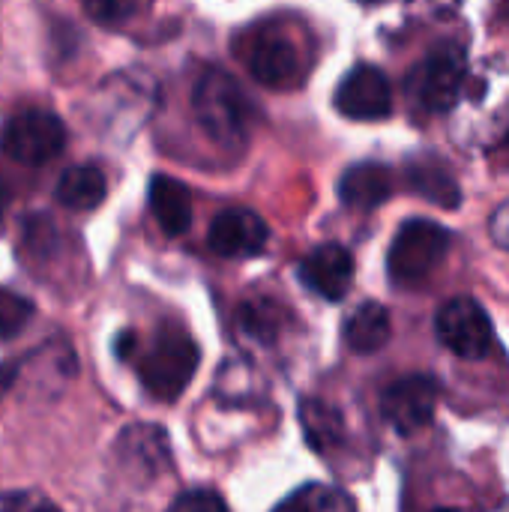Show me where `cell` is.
<instances>
[{
    "mask_svg": "<svg viewBox=\"0 0 509 512\" xmlns=\"http://www.w3.org/2000/svg\"><path fill=\"white\" fill-rule=\"evenodd\" d=\"M105 192H108L105 174L93 162L72 165L69 171H63L57 183V201L69 210H93L105 201Z\"/></svg>",
    "mask_w": 509,
    "mask_h": 512,
    "instance_id": "obj_15",
    "label": "cell"
},
{
    "mask_svg": "<svg viewBox=\"0 0 509 512\" xmlns=\"http://www.w3.org/2000/svg\"><path fill=\"white\" fill-rule=\"evenodd\" d=\"M498 159H501V162L509 168V135H507V141L501 144V150H498Z\"/></svg>",
    "mask_w": 509,
    "mask_h": 512,
    "instance_id": "obj_28",
    "label": "cell"
},
{
    "mask_svg": "<svg viewBox=\"0 0 509 512\" xmlns=\"http://www.w3.org/2000/svg\"><path fill=\"white\" fill-rule=\"evenodd\" d=\"M141 3H144V0H81L84 12H87L93 21L108 24V27L129 21V18L141 9Z\"/></svg>",
    "mask_w": 509,
    "mask_h": 512,
    "instance_id": "obj_22",
    "label": "cell"
},
{
    "mask_svg": "<svg viewBox=\"0 0 509 512\" xmlns=\"http://www.w3.org/2000/svg\"><path fill=\"white\" fill-rule=\"evenodd\" d=\"M120 453L126 456L129 465L147 471V474H159L168 468V447H165V435L153 426H135L126 429L120 435Z\"/></svg>",
    "mask_w": 509,
    "mask_h": 512,
    "instance_id": "obj_16",
    "label": "cell"
},
{
    "mask_svg": "<svg viewBox=\"0 0 509 512\" xmlns=\"http://www.w3.org/2000/svg\"><path fill=\"white\" fill-rule=\"evenodd\" d=\"M168 512H231L225 498L213 489H192V492H183Z\"/></svg>",
    "mask_w": 509,
    "mask_h": 512,
    "instance_id": "obj_23",
    "label": "cell"
},
{
    "mask_svg": "<svg viewBox=\"0 0 509 512\" xmlns=\"http://www.w3.org/2000/svg\"><path fill=\"white\" fill-rule=\"evenodd\" d=\"M0 512H60L36 492H0Z\"/></svg>",
    "mask_w": 509,
    "mask_h": 512,
    "instance_id": "obj_24",
    "label": "cell"
},
{
    "mask_svg": "<svg viewBox=\"0 0 509 512\" xmlns=\"http://www.w3.org/2000/svg\"><path fill=\"white\" fill-rule=\"evenodd\" d=\"M492 237L498 246L509 249V201H504L495 213H492Z\"/></svg>",
    "mask_w": 509,
    "mask_h": 512,
    "instance_id": "obj_25",
    "label": "cell"
},
{
    "mask_svg": "<svg viewBox=\"0 0 509 512\" xmlns=\"http://www.w3.org/2000/svg\"><path fill=\"white\" fill-rule=\"evenodd\" d=\"M498 21L509 27V0H501V3H498Z\"/></svg>",
    "mask_w": 509,
    "mask_h": 512,
    "instance_id": "obj_27",
    "label": "cell"
},
{
    "mask_svg": "<svg viewBox=\"0 0 509 512\" xmlns=\"http://www.w3.org/2000/svg\"><path fill=\"white\" fill-rule=\"evenodd\" d=\"M120 357L135 366L141 384L153 399L177 402L180 393L189 387L201 354L195 339L183 327L165 324L144 345H138L135 336L126 333L120 339Z\"/></svg>",
    "mask_w": 509,
    "mask_h": 512,
    "instance_id": "obj_1",
    "label": "cell"
},
{
    "mask_svg": "<svg viewBox=\"0 0 509 512\" xmlns=\"http://www.w3.org/2000/svg\"><path fill=\"white\" fill-rule=\"evenodd\" d=\"M366 3H375V0H366Z\"/></svg>",
    "mask_w": 509,
    "mask_h": 512,
    "instance_id": "obj_31",
    "label": "cell"
},
{
    "mask_svg": "<svg viewBox=\"0 0 509 512\" xmlns=\"http://www.w3.org/2000/svg\"><path fill=\"white\" fill-rule=\"evenodd\" d=\"M435 330L441 345L462 360H483L495 342L486 309L471 297H456L447 306H441Z\"/></svg>",
    "mask_w": 509,
    "mask_h": 512,
    "instance_id": "obj_7",
    "label": "cell"
},
{
    "mask_svg": "<svg viewBox=\"0 0 509 512\" xmlns=\"http://www.w3.org/2000/svg\"><path fill=\"white\" fill-rule=\"evenodd\" d=\"M465 72H468V57L459 45L447 42L438 45L411 75L408 90L414 96V102L429 111V114H441L450 111L459 102L462 84H465Z\"/></svg>",
    "mask_w": 509,
    "mask_h": 512,
    "instance_id": "obj_6",
    "label": "cell"
},
{
    "mask_svg": "<svg viewBox=\"0 0 509 512\" xmlns=\"http://www.w3.org/2000/svg\"><path fill=\"white\" fill-rule=\"evenodd\" d=\"M192 108H195L198 126L213 144H222V147L246 144L249 126H252V105L228 72L207 69L192 90Z\"/></svg>",
    "mask_w": 509,
    "mask_h": 512,
    "instance_id": "obj_3",
    "label": "cell"
},
{
    "mask_svg": "<svg viewBox=\"0 0 509 512\" xmlns=\"http://www.w3.org/2000/svg\"><path fill=\"white\" fill-rule=\"evenodd\" d=\"M336 108L351 120H384L393 111L387 75L375 66H354L336 90Z\"/></svg>",
    "mask_w": 509,
    "mask_h": 512,
    "instance_id": "obj_10",
    "label": "cell"
},
{
    "mask_svg": "<svg viewBox=\"0 0 509 512\" xmlns=\"http://www.w3.org/2000/svg\"><path fill=\"white\" fill-rule=\"evenodd\" d=\"M237 57L255 81L273 90H291L306 78L309 51L288 24L261 21L237 36Z\"/></svg>",
    "mask_w": 509,
    "mask_h": 512,
    "instance_id": "obj_2",
    "label": "cell"
},
{
    "mask_svg": "<svg viewBox=\"0 0 509 512\" xmlns=\"http://www.w3.org/2000/svg\"><path fill=\"white\" fill-rule=\"evenodd\" d=\"M390 312L381 303H363L345 321V345L354 354H375L390 342Z\"/></svg>",
    "mask_w": 509,
    "mask_h": 512,
    "instance_id": "obj_14",
    "label": "cell"
},
{
    "mask_svg": "<svg viewBox=\"0 0 509 512\" xmlns=\"http://www.w3.org/2000/svg\"><path fill=\"white\" fill-rule=\"evenodd\" d=\"M15 378H18V366L15 363H0V399L12 390Z\"/></svg>",
    "mask_w": 509,
    "mask_h": 512,
    "instance_id": "obj_26",
    "label": "cell"
},
{
    "mask_svg": "<svg viewBox=\"0 0 509 512\" xmlns=\"http://www.w3.org/2000/svg\"><path fill=\"white\" fill-rule=\"evenodd\" d=\"M411 186L417 189V195H426L429 201H435L441 207L459 204V186H456L453 174L447 171V165H441L438 159L417 162L411 168Z\"/></svg>",
    "mask_w": 509,
    "mask_h": 512,
    "instance_id": "obj_19",
    "label": "cell"
},
{
    "mask_svg": "<svg viewBox=\"0 0 509 512\" xmlns=\"http://www.w3.org/2000/svg\"><path fill=\"white\" fill-rule=\"evenodd\" d=\"M0 216H3V195H0Z\"/></svg>",
    "mask_w": 509,
    "mask_h": 512,
    "instance_id": "obj_30",
    "label": "cell"
},
{
    "mask_svg": "<svg viewBox=\"0 0 509 512\" xmlns=\"http://www.w3.org/2000/svg\"><path fill=\"white\" fill-rule=\"evenodd\" d=\"M33 318V303L15 291L0 288V342L15 339Z\"/></svg>",
    "mask_w": 509,
    "mask_h": 512,
    "instance_id": "obj_21",
    "label": "cell"
},
{
    "mask_svg": "<svg viewBox=\"0 0 509 512\" xmlns=\"http://www.w3.org/2000/svg\"><path fill=\"white\" fill-rule=\"evenodd\" d=\"M66 144V126L57 114L45 108H27L18 111L0 135V150L9 162L18 165H45L54 156H60Z\"/></svg>",
    "mask_w": 509,
    "mask_h": 512,
    "instance_id": "obj_5",
    "label": "cell"
},
{
    "mask_svg": "<svg viewBox=\"0 0 509 512\" xmlns=\"http://www.w3.org/2000/svg\"><path fill=\"white\" fill-rule=\"evenodd\" d=\"M339 195L348 207L372 210L393 195V177L384 165H372V162L354 165L339 180Z\"/></svg>",
    "mask_w": 509,
    "mask_h": 512,
    "instance_id": "obj_13",
    "label": "cell"
},
{
    "mask_svg": "<svg viewBox=\"0 0 509 512\" xmlns=\"http://www.w3.org/2000/svg\"><path fill=\"white\" fill-rule=\"evenodd\" d=\"M150 210L168 237H177L192 225V195L174 177L156 174L150 180Z\"/></svg>",
    "mask_w": 509,
    "mask_h": 512,
    "instance_id": "obj_12",
    "label": "cell"
},
{
    "mask_svg": "<svg viewBox=\"0 0 509 512\" xmlns=\"http://www.w3.org/2000/svg\"><path fill=\"white\" fill-rule=\"evenodd\" d=\"M438 408V384L429 375H408L384 390L381 411L384 420L399 435H414L426 429Z\"/></svg>",
    "mask_w": 509,
    "mask_h": 512,
    "instance_id": "obj_8",
    "label": "cell"
},
{
    "mask_svg": "<svg viewBox=\"0 0 509 512\" xmlns=\"http://www.w3.org/2000/svg\"><path fill=\"white\" fill-rule=\"evenodd\" d=\"M279 324H282V315H279V306L270 303V300H258V303H246L240 309V330L258 342H273L279 336Z\"/></svg>",
    "mask_w": 509,
    "mask_h": 512,
    "instance_id": "obj_20",
    "label": "cell"
},
{
    "mask_svg": "<svg viewBox=\"0 0 509 512\" xmlns=\"http://www.w3.org/2000/svg\"><path fill=\"white\" fill-rule=\"evenodd\" d=\"M300 420H303V432H306L309 447L318 450V453H327V450L339 447L342 438H345L342 414L333 405H327V402H318V399L303 402Z\"/></svg>",
    "mask_w": 509,
    "mask_h": 512,
    "instance_id": "obj_17",
    "label": "cell"
},
{
    "mask_svg": "<svg viewBox=\"0 0 509 512\" xmlns=\"http://www.w3.org/2000/svg\"><path fill=\"white\" fill-rule=\"evenodd\" d=\"M447 249H450V234L441 225L429 219L405 222L390 246V258H387L390 279L402 288H414L426 282L447 258Z\"/></svg>",
    "mask_w": 509,
    "mask_h": 512,
    "instance_id": "obj_4",
    "label": "cell"
},
{
    "mask_svg": "<svg viewBox=\"0 0 509 512\" xmlns=\"http://www.w3.org/2000/svg\"><path fill=\"white\" fill-rule=\"evenodd\" d=\"M435 512H471V510H435Z\"/></svg>",
    "mask_w": 509,
    "mask_h": 512,
    "instance_id": "obj_29",
    "label": "cell"
},
{
    "mask_svg": "<svg viewBox=\"0 0 509 512\" xmlns=\"http://www.w3.org/2000/svg\"><path fill=\"white\" fill-rule=\"evenodd\" d=\"M273 512H357V507L348 492L324 483H309L276 504Z\"/></svg>",
    "mask_w": 509,
    "mask_h": 512,
    "instance_id": "obj_18",
    "label": "cell"
},
{
    "mask_svg": "<svg viewBox=\"0 0 509 512\" xmlns=\"http://www.w3.org/2000/svg\"><path fill=\"white\" fill-rule=\"evenodd\" d=\"M270 240L267 222L249 207H225L213 222L207 243L219 258H255Z\"/></svg>",
    "mask_w": 509,
    "mask_h": 512,
    "instance_id": "obj_9",
    "label": "cell"
},
{
    "mask_svg": "<svg viewBox=\"0 0 509 512\" xmlns=\"http://www.w3.org/2000/svg\"><path fill=\"white\" fill-rule=\"evenodd\" d=\"M300 279L324 300H342L354 285V258L345 246L327 243L306 255L300 264Z\"/></svg>",
    "mask_w": 509,
    "mask_h": 512,
    "instance_id": "obj_11",
    "label": "cell"
}]
</instances>
